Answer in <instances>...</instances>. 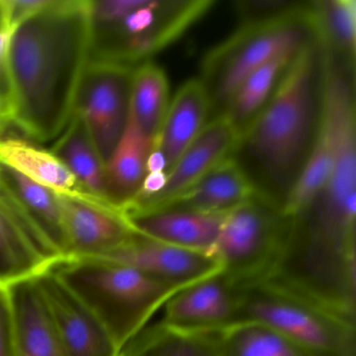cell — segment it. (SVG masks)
Returning a JSON list of instances; mask_svg holds the SVG:
<instances>
[{
	"instance_id": "obj_13",
	"label": "cell",
	"mask_w": 356,
	"mask_h": 356,
	"mask_svg": "<svg viewBox=\"0 0 356 356\" xmlns=\"http://www.w3.org/2000/svg\"><path fill=\"white\" fill-rule=\"evenodd\" d=\"M104 259L132 266L162 282L185 287L222 272L216 256L153 241L137 233L131 243Z\"/></svg>"
},
{
	"instance_id": "obj_15",
	"label": "cell",
	"mask_w": 356,
	"mask_h": 356,
	"mask_svg": "<svg viewBox=\"0 0 356 356\" xmlns=\"http://www.w3.org/2000/svg\"><path fill=\"white\" fill-rule=\"evenodd\" d=\"M131 228L147 238L191 251L211 253L226 213L180 208L127 210Z\"/></svg>"
},
{
	"instance_id": "obj_28",
	"label": "cell",
	"mask_w": 356,
	"mask_h": 356,
	"mask_svg": "<svg viewBox=\"0 0 356 356\" xmlns=\"http://www.w3.org/2000/svg\"><path fill=\"white\" fill-rule=\"evenodd\" d=\"M222 356H312L274 329L252 321L218 332Z\"/></svg>"
},
{
	"instance_id": "obj_27",
	"label": "cell",
	"mask_w": 356,
	"mask_h": 356,
	"mask_svg": "<svg viewBox=\"0 0 356 356\" xmlns=\"http://www.w3.org/2000/svg\"><path fill=\"white\" fill-rule=\"evenodd\" d=\"M170 103V82L165 72L153 61L135 68L130 115L147 138L154 140L157 136Z\"/></svg>"
},
{
	"instance_id": "obj_17",
	"label": "cell",
	"mask_w": 356,
	"mask_h": 356,
	"mask_svg": "<svg viewBox=\"0 0 356 356\" xmlns=\"http://www.w3.org/2000/svg\"><path fill=\"white\" fill-rule=\"evenodd\" d=\"M8 291L15 356H67L34 277L9 285Z\"/></svg>"
},
{
	"instance_id": "obj_23",
	"label": "cell",
	"mask_w": 356,
	"mask_h": 356,
	"mask_svg": "<svg viewBox=\"0 0 356 356\" xmlns=\"http://www.w3.org/2000/svg\"><path fill=\"white\" fill-rule=\"evenodd\" d=\"M51 152L76 177L88 195L107 203L106 164L78 114L74 113L70 124L56 140Z\"/></svg>"
},
{
	"instance_id": "obj_16",
	"label": "cell",
	"mask_w": 356,
	"mask_h": 356,
	"mask_svg": "<svg viewBox=\"0 0 356 356\" xmlns=\"http://www.w3.org/2000/svg\"><path fill=\"white\" fill-rule=\"evenodd\" d=\"M212 116L211 97L201 79L185 82L170 102L161 129L153 141V149L165 158L168 174Z\"/></svg>"
},
{
	"instance_id": "obj_2",
	"label": "cell",
	"mask_w": 356,
	"mask_h": 356,
	"mask_svg": "<svg viewBox=\"0 0 356 356\" xmlns=\"http://www.w3.org/2000/svg\"><path fill=\"white\" fill-rule=\"evenodd\" d=\"M321 101L322 53L314 40L296 54L235 152L256 188L282 209L316 141Z\"/></svg>"
},
{
	"instance_id": "obj_6",
	"label": "cell",
	"mask_w": 356,
	"mask_h": 356,
	"mask_svg": "<svg viewBox=\"0 0 356 356\" xmlns=\"http://www.w3.org/2000/svg\"><path fill=\"white\" fill-rule=\"evenodd\" d=\"M291 227L293 218L262 193L227 212L212 254L231 285L241 289L270 279Z\"/></svg>"
},
{
	"instance_id": "obj_4",
	"label": "cell",
	"mask_w": 356,
	"mask_h": 356,
	"mask_svg": "<svg viewBox=\"0 0 356 356\" xmlns=\"http://www.w3.org/2000/svg\"><path fill=\"white\" fill-rule=\"evenodd\" d=\"M47 268L88 306L120 351L183 289L104 258H61Z\"/></svg>"
},
{
	"instance_id": "obj_8",
	"label": "cell",
	"mask_w": 356,
	"mask_h": 356,
	"mask_svg": "<svg viewBox=\"0 0 356 356\" xmlns=\"http://www.w3.org/2000/svg\"><path fill=\"white\" fill-rule=\"evenodd\" d=\"M134 70L111 64H88L79 89L74 113L84 122L105 164L130 120Z\"/></svg>"
},
{
	"instance_id": "obj_29",
	"label": "cell",
	"mask_w": 356,
	"mask_h": 356,
	"mask_svg": "<svg viewBox=\"0 0 356 356\" xmlns=\"http://www.w3.org/2000/svg\"><path fill=\"white\" fill-rule=\"evenodd\" d=\"M306 1L297 0H238L234 3L241 24L272 22L301 11Z\"/></svg>"
},
{
	"instance_id": "obj_5",
	"label": "cell",
	"mask_w": 356,
	"mask_h": 356,
	"mask_svg": "<svg viewBox=\"0 0 356 356\" xmlns=\"http://www.w3.org/2000/svg\"><path fill=\"white\" fill-rule=\"evenodd\" d=\"M316 40L309 1L297 13L272 22L241 24L232 35L202 60L201 80L211 97L213 116L220 115L243 81L273 58L295 53Z\"/></svg>"
},
{
	"instance_id": "obj_26",
	"label": "cell",
	"mask_w": 356,
	"mask_h": 356,
	"mask_svg": "<svg viewBox=\"0 0 356 356\" xmlns=\"http://www.w3.org/2000/svg\"><path fill=\"white\" fill-rule=\"evenodd\" d=\"M298 51L281 54L252 72L225 108L222 114L236 129L239 140L250 124L270 101L283 74Z\"/></svg>"
},
{
	"instance_id": "obj_22",
	"label": "cell",
	"mask_w": 356,
	"mask_h": 356,
	"mask_svg": "<svg viewBox=\"0 0 356 356\" xmlns=\"http://www.w3.org/2000/svg\"><path fill=\"white\" fill-rule=\"evenodd\" d=\"M0 163L55 193L91 197L53 152L20 137H0Z\"/></svg>"
},
{
	"instance_id": "obj_9",
	"label": "cell",
	"mask_w": 356,
	"mask_h": 356,
	"mask_svg": "<svg viewBox=\"0 0 356 356\" xmlns=\"http://www.w3.org/2000/svg\"><path fill=\"white\" fill-rule=\"evenodd\" d=\"M65 258H101L133 241L137 233L122 211L93 197L61 195Z\"/></svg>"
},
{
	"instance_id": "obj_20",
	"label": "cell",
	"mask_w": 356,
	"mask_h": 356,
	"mask_svg": "<svg viewBox=\"0 0 356 356\" xmlns=\"http://www.w3.org/2000/svg\"><path fill=\"white\" fill-rule=\"evenodd\" d=\"M153 141L129 120L128 126L105 166L106 200L122 211L138 195L147 176Z\"/></svg>"
},
{
	"instance_id": "obj_31",
	"label": "cell",
	"mask_w": 356,
	"mask_h": 356,
	"mask_svg": "<svg viewBox=\"0 0 356 356\" xmlns=\"http://www.w3.org/2000/svg\"><path fill=\"white\" fill-rule=\"evenodd\" d=\"M0 356H15L13 314L8 286H0Z\"/></svg>"
},
{
	"instance_id": "obj_19",
	"label": "cell",
	"mask_w": 356,
	"mask_h": 356,
	"mask_svg": "<svg viewBox=\"0 0 356 356\" xmlns=\"http://www.w3.org/2000/svg\"><path fill=\"white\" fill-rule=\"evenodd\" d=\"M258 195L259 191L241 164L234 157H230L208 172L186 193L159 208L227 213Z\"/></svg>"
},
{
	"instance_id": "obj_12",
	"label": "cell",
	"mask_w": 356,
	"mask_h": 356,
	"mask_svg": "<svg viewBox=\"0 0 356 356\" xmlns=\"http://www.w3.org/2000/svg\"><path fill=\"white\" fill-rule=\"evenodd\" d=\"M238 143V132L230 120L224 114L214 116L168 172L163 189L151 199L122 212L155 209L170 203L186 193L218 164L234 157Z\"/></svg>"
},
{
	"instance_id": "obj_24",
	"label": "cell",
	"mask_w": 356,
	"mask_h": 356,
	"mask_svg": "<svg viewBox=\"0 0 356 356\" xmlns=\"http://www.w3.org/2000/svg\"><path fill=\"white\" fill-rule=\"evenodd\" d=\"M309 17L321 49L355 67V0H312Z\"/></svg>"
},
{
	"instance_id": "obj_25",
	"label": "cell",
	"mask_w": 356,
	"mask_h": 356,
	"mask_svg": "<svg viewBox=\"0 0 356 356\" xmlns=\"http://www.w3.org/2000/svg\"><path fill=\"white\" fill-rule=\"evenodd\" d=\"M218 332H187L157 323L145 326L120 356H222Z\"/></svg>"
},
{
	"instance_id": "obj_30",
	"label": "cell",
	"mask_w": 356,
	"mask_h": 356,
	"mask_svg": "<svg viewBox=\"0 0 356 356\" xmlns=\"http://www.w3.org/2000/svg\"><path fill=\"white\" fill-rule=\"evenodd\" d=\"M11 33L12 29L6 13L5 3L3 0H0V112L8 124H11L12 114V89L8 59V47Z\"/></svg>"
},
{
	"instance_id": "obj_18",
	"label": "cell",
	"mask_w": 356,
	"mask_h": 356,
	"mask_svg": "<svg viewBox=\"0 0 356 356\" xmlns=\"http://www.w3.org/2000/svg\"><path fill=\"white\" fill-rule=\"evenodd\" d=\"M337 145V113L332 99L322 85V101L318 134L309 157L283 205L286 216L303 213L330 178Z\"/></svg>"
},
{
	"instance_id": "obj_33",
	"label": "cell",
	"mask_w": 356,
	"mask_h": 356,
	"mask_svg": "<svg viewBox=\"0 0 356 356\" xmlns=\"http://www.w3.org/2000/svg\"><path fill=\"white\" fill-rule=\"evenodd\" d=\"M8 124L6 122L5 118H3V114L0 112V137L3 135V131L7 128Z\"/></svg>"
},
{
	"instance_id": "obj_3",
	"label": "cell",
	"mask_w": 356,
	"mask_h": 356,
	"mask_svg": "<svg viewBox=\"0 0 356 356\" xmlns=\"http://www.w3.org/2000/svg\"><path fill=\"white\" fill-rule=\"evenodd\" d=\"M216 0H89V64L136 68L181 39Z\"/></svg>"
},
{
	"instance_id": "obj_32",
	"label": "cell",
	"mask_w": 356,
	"mask_h": 356,
	"mask_svg": "<svg viewBox=\"0 0 356 356\" xmlns=\"http://www.w3.org/2000/svg\"><path fill=\"white\" fill-rule=\"evenodd\" d=\"M47 1V0H3L12 31L26 17L42 8Z\"/></svg>"
},
{
	"instance_id": "obj_11",
	"label": "cell",
	"mask_w": 356,
	"mask_h": 356,
	"mask_svg": "<svg viewBox=\"0 0 356 356\" xmlns=\"http://www.w3.org/2000/svg\"><path fill=\"white\" fill-rule=\"evenodd\" d=\"M162 308V326L218 332L238 322V291L220 272L179 289Z\"/></svg>"
},
{
	"instance_id": "obj_7",
	"label": "cell",
	"mask_w": 356,
	"mask_h": 356,
	"mask_svg": "<svg viewBox=\"0 0 356 356\" xmlns=\"http://www.w3.org/2000/svg\"><path fill=\"white\" fill-rule=\"evenodd\" d=\"M238 291V322L274 329L312 356H355V322L270 282Z\"/></svg>"
},
{
	"instance_id": "obj_21",
	"label": "cell",
	"mask_w": 356,
	"mask_h": 356,
	"mask_svg": "<svg viewBox=\"0 0 356 356\" xmlns=\"http://www.w3.org/2000/svg\"><path fill=\"white\" fill-rule=\"evenodd\" d=\"M49 266L0 185V286L33 278Z\"/></svg>"
},
{
	"instance_id": "obj_10",
	"label": "cell",
	"mask_w": 356,
	"mask_h": 356,
	"mask_svg": "<svg viewBox=\"0 0 356 356\" xmlns=\"http://www.w3.org/2000/svg\"><path fill=\"white\" fill-rule=\"evenodd\" d=\"M34 281L67 356H120L101 321L53 272L47 268Z\"/></svg>"
},
{
	"instance_id": "obj_1",
	"label": "cell",
	"mask_w": 356,
	"mask_h": 356,
	"mask_svg": "<svg viewBox=\"0 0 356 356\" xmlns=\"http://www.w3.org/2000/svg\"><path fill=\"white\" fill-rule=\"evenodd\" d=\"M11 124L39 143L70 124L89 64V0H47L10 35Z\"/></svg>"
},
{
	"instance_id": "obj_14",
	"label": "cell",
	"mask_w": 356,
	"mask_h": 356,
	"mask_svg": "<svg viewBox=\"0 0 356 356\" xmlns=\"http://www.w3.org/2000/svg\"><path fill=\"white\" fill-rule=\"evenodd\" d=\"M0 185L26 222L49 264L65 258L58 193L0 163Z\"/></svg>"
}]
</instances>
